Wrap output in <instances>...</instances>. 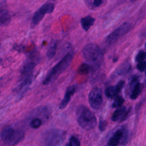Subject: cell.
<instances>
[{"label":"cell","mask_w":146,"mask_h":146,"mask_svg":"<svg viewBox=\"0 0 146 146\" xmlns=\"http://www.w3.org/2000/svg\"><path fill=\"white\" fill-rule=\"evenodd\" d=\"M66 146H72L71 145V144H70V143H69V144H67Z\"/></svg>","instance_id":"28"},{"label":"cell","mask_w":146,"mask_h":146,"mask_svg":"<svg viewBox=\"0 0 146 146\" xmlns=\"http://www.w3.org/2000/svg\"><path fill=\"white\" fill-rule=\"evenodd\" d=\"M90 70V66L87 63H82L78 68V73L81 75L87 74Z\"/></svg>","instance_id":"20"},{"label":"cell","mask_w":146,"mask_h":146,"mask_svg":"<svg viewBox=\"0 0 146 146\" xmlns=\"http://www.w3.org/2000/svg\"><path fill=\"white\" fill-rule=\"evenodd\" d=\"M131 64L128 63H126L121 65L114 72V74L116 75H121L127 74L131 70Z\"/></svg>","instance_id":"17"},{"label":"cell","mask_w":146,"mask_h":146,"mask_svg":"<svg viewBox=\"0 0 146 146\" xmlns=\"http://www.w3.org/2000/svg\"><path fill=\"white\" fill-rule=\"evenodd\" d=\"M145 48H146V43H145Z\"/></svg>","instance_id":"29"},{"label":"cell","mask_w":146,"mask_h":146,"mask_svg":"<svg viewBox=\"0 0 146 146\" xmlns=\"http://www.w3.org/2000/svg\"><path fill=\"white\" fill-rule=\"evenodd\" d=\"M124 99L123 97H121L120 96H117L115 98V99L112 104V107L113 108L120 107L122 106L121 105L124 103Z\"/></svg>","instance_id":"22"},{"label":"cell","mask_w":146,"mask_h":146,"mask_svg":"<svg viewBox=\"0 0 146 146\" xmlns=\"http://www.w3.org/2000/svg\"><path fill=\"white\" fill-rule=\"evenodd\" d=\"M54 3L47 2L42 5L34 13L31 19V26L34 27L37 25L44 17L45 14L51 13L54 9Z\"/></svg>","instance_id":"7"},{"label":"cell","mask_w":146,"mask_h":146,"mask_svg":"<svg viewBox=\"0 0 146 146\" xmlns=\"http://www.w3.org/2000/svg\"><path fill=\"white\" fill-rule=\"evenodd\" d=\"M107 125V121L102 119H100L99 120V128L100 131H101L102 132L104 131L106 128Z\"/></svg>","instance_id":"26"},{"label":"cell","mask_w":146,"mask_h":146,"mask_svg":"<svg viewBox=\"0 0 146 146\" xmlns=\"http://www.w3.org/2000/svg\"><path fill=\"white\" fill-rule=\"evenodd\" d=\"M35 66H36V63L33 62H29L26 63L25 65H24L21 72L23 76H30L31 75L30 74L32 73Z\"/></svg>","instance_id":"16"},{"label":"cell","mask_w":146,"mask_h":146,"mask_svg":"<svg viewBox=\"0 0 146 146\" xmlns=\"http://www.w3.org/2000/svg\"><path fill=\"white\" fill-rule=\"evenodd\" d=\"M128 113V111H127V108L125 106H121L120 107H118L113 113L112 117H111V120L113 121H116L119 120H123L126 116L127 115Z\"/></svg>","instance_id":"13"},{"label":"cell","mask_w":146,"mask_h":146,"mask_svg":"<svg viewBox=\"0 0 146 146\" xmlns=\"http://www.w3.org/2000/svg\"><path fill=\"white\" fill-rule=\"evenodd\" d=\"M131 28L132 25L129 22L123 23L106 37L105 39L106 43L108 45L112 44L121 36L127 34Z\"/></svg>","instance_id":"6"},{"label":"cell","mask_w":146,"mask_h":146,"mask_svg":"<svg viewBox=\"0 0 146 146\" xmlns=\"http://www.w3.org/2000/svg\"><path fill=\"white\" fill-rule=\"evenodd\" d=\"M137 68L143 72L146 69V61H143L141 62H139V63L137 64Z\"/></svg>","instance_id":"27"},{"label":"cell","mask_w":146,"mask_h":146,"mask_svg":"<svg viewBox=\"0 0 146 146\" xmlns=\"http://www.w3.org/2000/svg\"><path fill=\"white\" fill-rule=\"evenodd\" d=\"M95 21V19L91 15H87L80 19V24L82 29L87 31Z\"/></svg>","instance_id":"15"},{"label":"cell","mask_w":146,"mask_h":146,"mask_svg":"<svg viewBox=\"0 0 146 146\" xmlns=\"http://www.w3.org/2000/svg\"><path fill=\"white\" fill-rule=\"evenodd\" d=\"M82 54L87 63L94 70L99 68L103 62V52L95 43L86 44L82 49Z\"/></svg>","instance_id":"1"},{"label":"cell","mask_w":146,"mask_h":146,"mask_svg":"<svg viewBox=\"0 0 146 146\" xmlns=\"http://www.w3.org/2000/svg\"><path fill=\"white\" fill-rule=\"evenodd\" d=\"M73 58V53L72 52H67L58 63H56L48 72L44 78L42 84L43 85H48L53 82L58 76L70 66Z\"/></svg>","instance_id":"3"},{"label":"cell","mask_w":146,"mask_h":146,"mask_svg":"<svg viewBox=\"0 0 146 146\" xmlns=\"http://www.w3.org/2000/svg\"><path fill=\"white\" fill-rule=\"evenodd\" d=\"M42 125V120L39 118H35L31 120L30 125L31 128L36 129L39 128Z\"/></svg>","instance_id":"23"},{"label":"cell","mask_w":146,"mask_h":146,"mask_svg":"<svg viewBox=\"0 0 146 146\" xmlns=\"http://www.w3.org/2000/svg\"><path fill=\"white\" fill-rule=\"evenodd\" d=\"M146 59V52L143 51H139L137 54L136 56L135 59L136 61L138 62H141L143 61H144V60Z\"/></svg>","instance_id":"24"},{"label":"cell","mask_w":146,"mask_h":146,"mask_svg":"<svg viewBox=\"0 0 146 146\" xmlns=\"http://www.w3.org/2000/svg\"><path fill=\"white\" fill-rule=\"evenodd\" d=\"M70 143L72 146H80V141L74 136H72L70 138Z\"/></svg>","instance_id":"25"},{"label":"cell","mask_w":146,"mask_h":146,"mask_svg":"<svg viewBox=\"0 0 146 146\" xmlns=\"http://www.w3.org/2000/svg\"><path fill=\"white\" fill-rule=\"evenodd\" d=\"M66 132L59 129H52L44 136L43 146H59L64 140Z\"/></svg>","instance_id":"5"},{"label":"cell","mask_w":146,"mask_h":146,"mask_svg":"<svg viewBox=\"0 0 146 146\" xmlns=\"http://www.w3.org/2000/svg\"><path fill=\"white\" fill-rule=\"evenodd\" d=\"M125 129L124 128L117 129L108 139L107 146H118L123 139Z\"/></svg>","instance_id":"10"},{"label":"cell","mask_w":146,"mask_h":146,"mask_svg":"<svg viewBox=\"0 0 146 146\" xmlns=\"http://www.w3.org/2000/svg\"><path fill=\"white\" fill-rule=\"evenodd\" d=\"M124 80H120L115 86H111L107 87L104 92L106 96L111 99L116 98L124 87Z\"/></svg>","instance_id":"9"},{"label":"cell","mask_w":146,"mask_h":146,"mask_svg":"<svg viewBox=\"0 0 146 146\" xmlns=\"http://www.w3.org/2000/svg\"><path fill=\"white\" fill-rule=\"evenodd\" d=\"M76 120L79 126L86 131L93 129L96 125V118L90 110L80 104L76 108Z\"/></svg>","instance_id":"2"},{"label":"cell","mask_w":146,"mask_h":146,"mask_svg":"<svg viewBox=\"0 0 146 146\" xmlns=\"http://www.w3.org/2000/svg\"><path fill=\"white\" fill-rule=\"evenodd\" d=\"M88 102L90 106L95 110L100 108L103 102L102 90L100 88L96 87L91 90L88 95Z\"/></svg>","instance_id":"8"},{"label":"cell","mask_w":146,"mask_h":146,"mask_svg":"<svg viewBox=\"0 0 146 146\" xmlns=\"http://www.w3.org/2000/svg\"><path fill=\"white\" fill-rule=\"evenodd\" d=\"M145 74H146V72H145Z\"/></svg>","instance_id":"30"},{"label":"cell","mask_w":146,"mask_h":146,"mask_svg":"<svg viewBox=\"0 0 146 146\" xmlns=\"http://www.w3.org/2000/svg\"><path fill=\"white\" fill-rule=\"evenodd\" d=\"M141 91V85L140 84V83L137 82L133 86V88L132 90L131 94L130 95L131 99L132 100L136 99L139 96V95L140 94Z\"/></svg>","instance_id":"19"},{"label":"cell","mask_w":146,"mask_h":146,"mask_svg":"<svg viewBox=\"0 0 146 146\" xmlns=\"http://www.w3.org/2000/svg\"><path fill=\"white\" fill-rule=\"evenodd\" d=\"M57 48V42L56 41L53 42L47 49L46 55L48 59H51L55 55Z\"/></svg>","instance_id":"18"},{"label":"cell","mask_w":146,"mask_h":146,"mask_svg":"<svg viewBox=\"0 0 146 146\" xmlns=\"http://www.w3.org/2000/svg\"><path fill=\"white\" fill-rule=\"evenodd\" d=\"M11 20V16L9 10L1 3L0 7V22L1 25H7Z\"/></svg>","instance_id":"14"},{"label":"cell","mask_w":146,"mask_h":146,"mask_svg":"<svg viewBox=\"0 0 146 146\" xmlns=\"http://www.w3.org/2000/svg\"><path fill=\"white\" fill-rule=\"evenodd\" d=\"M86 4L90 9H94L100 6L104 2L102 0H95L94 1H86Z\"/></svg>","instance_id":"21"},{"label":"cell","mask_w":146,"mask_h":146,"mask_svg":"<svg viewBox=\"0 0 146 146\" xmlns=\"http://www.w3.org/2000/svg\"><path fill=\"white\" fill-rule=\"evenodd\" d=\"M24 136L25 133L23 131L15 129L11 127L4 128L1 132V140L10 146L15 145L21 142Z\"/></svg>","instance_id":"4"},{"label":"cell","mask_w":146,"mask_h":146,"mask_svg":"<svg viewBox=\"0 0 146 146\" xmlns=\"http://www.w3.org/2000/svg\"><path fill=\"white\" fill-rule=\"evenodd\" d=\"M76 88V85H72L67 88V89L65 92L64 96L59 104V108L60 110L64 109V108L66 107V106H67V104H68V103L71 99V96L73 95L74 94V93L75 92Z\"/></svg>","instance_id":"12"},{"label":"cell","mask_w":146,"mask_h":146,"mask_svg":"<svg viewBox=\"0 0 146 146\" xmlns=\"http://www.w3.org/2000/svg\"><path fill=\"white\" fill-rule=\"evenodd\" d=\"M31 83H32V78L31 75L25 76L24 78V79L22 80L21 83L19 84V85L17 88L18 98L19 97L21 98L22 95H23V94L27 91Z\"/></svg>","instance_id":"11"}]
</instances>
